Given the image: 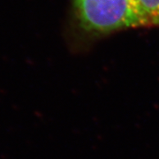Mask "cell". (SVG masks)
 Masks as SVG:
<instances>
[{
    "instance_id": "2",
    "label": "cell",
    "mask_w": 159,
    "mask_h": 159,
    "mask_svg": "<svg viewBox=\"0 0 159 159\" xmlns=\"http://www.w3.org/2000/svg\"><path fill=\"white\" fill-rule=\"evenodd\" d=\"M151 20L152 26L159 27V0H139Z\"/></svg>"
},
{
    "instance_id": "1",
    "label": "cell",
    "mask_w": 159,
    "mask_h": 159,
    "mask_svg": "<svg viewBox=\"0 0 159 159\" xmlns=\"http://www.w3.org/2000/svg\"><path fill=\"white\" fill-rule=\"evenodd\" d=\"M71 29L87 41L152 26L139 0H71Z\"/></svg>"
}]
</instances>
